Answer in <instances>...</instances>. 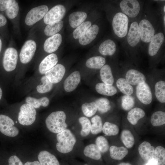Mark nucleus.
<instances>
[{
    "mask_svg": "<svg viewBox=\"0 0 165 165\" xmlns=\"http://www.w3.org/2000/svg\"><path fill=\"white\" fill-rule=\"evenodd\" d=\"M66 115L62 111L52 112L46 118L45 123L48 129L51 132L58 134L67 127Z\"/></svg>",
    "mask_w": 165,
    "mask_h": 165,
    "instance_id": "1",
    "label": "nucleus"
},
{
    "mask_svg": "<svg viewBox=\"0 0 165 165\" xmlns=\"http://www.w3.org/2000/svg\"><path fill=\"white\" fill-rule=\"evenodd\" d=\"M57 150L64 154L71 152L76 142L75 135L70 130L67 129L57 134Z\"/></svg>",
    "mask_w": 165,
    "mask_h": 165,
    "instance_id": "2",
    "label": "nucleus"
},
{
    "mask_svg": "<svg viewBox=\"0 0 165 165\" xmlns=\"http://www.w3.org/2000/svg\"><path fill=\"white\" fill-rule=\"evenodd\" d=\"M129 20L121 11L118 12L113 16L112 26L114 33L118 38L126 37L128 30Z\"/></svg>",
    "mask_w": 165,
    "mask_h": 165,
    "instance_id": "3",
    "label": "nucleus"
},
{
    "mask_svg": "<svg viewBox=\"0 0 165 165\" xmlns=\"http://www.w3.org/2000/svg\"><path fill=\"white\" fill-rule=\"evenodd\" d=\"M141 40L145 43H149L156 33L154 23L148 17L144 16L138 23Z\"/></svg>",
    "mask_w": 165,
    "mask_h": 165,
    "instance_id": "4",
    "label": "nucleus"
},
{
    "mask_svg": "<svg viewBox=\"0 0 165 165\" xmlns=\"http://www.w3.org/2000/svg\"><path fill=\"white\" fill-rule=\"evenodd\" d=\"M36 114V110L34 107L28 103L24 104L20 108L18 115V121L23 125H30L35 121Z\"/></svg>",
    "mask_w": 165,
    "mask_h": 165,
    "instance_id": "5",
    "label": "nucleus"
},
{
    "mask_svg": "<svg viewBox=\"0 0 165 165\" xmlns=\"http://www.w3.org/2000/svg\"><path fill=\"white\" fill-rule=\"evenodd\" d=\"M121 11L128 18H136L141 9L140 3L137 0H123L119 3Z\"/></svg>",
    "mask_w": 165,
    "mask_h": 165,
    "instance_id": "6",
    "label": "nucleus"
},
{
    "mask_svg": "<svg viewBox=\"0 0 165 165\" xmlns=\"http://www.w3.org/2000/svg\"><path fill=\"white\" fill-rule=\"evenodd\" d=\"M48 7L45 5L39 6L31 9L27 13L25 23L28 26H31L41 20L48 11Z\"/></svg>",
    "mask_w": 165,
    "mask_h": 165,
    "instance_id": "7",
    "label": "nucleus"
},
{
    "mask_svg": "<svg viewBox=\"0 0 165 165\" xmlns=\"http://www.w3.org/2000/svg\"><path fill=\"white\" fill-rule=\"evenodd\" d=\"M18 59L17 50L14 48H7L4 53L3 59V66L7 72L14 70L16 66Z\"/></svg>",
    "mask_w": 165,
    "mask_h": 165,
    "instance_id": "8",
    "label": "nucleus"
},
{
    "mask_svg": "<svg viewBox=\"0 0 165 165\" xmlns=\"http://www.w3.org/2000/svg\"><path fill=\"white\" fill-rule=\"evenodd\" d=\"M14 125V121L9 117L0 115V131L2 134L9 137L16 136L19 130Z\"/></svg>",
    "mask_w": 165,
    "mask_h": 165,
    "instance_id": "9",
    "label": "nucleus"
},
{
    "mask_svg": "<svg viewBox=\"0 0 165 165\" xmlns=\"http://www.w3.org/2000/svg\"><path fill=\"white\" fill-rule=\"evenodd\" d=\"M37 48L36 42L33 40L26 41L22 46L19 55L20 62L26 64L29 62L33 57Z\"/></svg>",
    "mask_w": 165,
    "mask_h": 165,
    "instance_id": "10",
    "label": "nucleus"
},
{
    "mask_svg": "<svg viewBox=\"0 0 165 165\" xmlns=\"http://www.w3.org/2000/svg\"><path fill=\"white\" fill-rule=\"evenodd\" d=\"M66 9L63 5L59 4L48 11L43 18L44 23L48 24L54 22L61 20L65 14Z\"/></svg>",
    "mask_w": 165,
    "mask_h": 165,
    "instance_id": "11",
    "label": "nucleus"
},
{
    "mask_svg": "<svg viewBox=\"0 0 165 165\" xmlns=\"http://www.w3.org/2000/svg\"><path fill=\"white\" fill-rule=\"evenodd\" d=\"M127 36V43L130 47H137L141 40L138 21H134L131 23Z\"/></svg>",
    "mask_w": 165,
    "mask_h": 165,
    "instance_id": "12",
    "label": "nucleus"
},
{
    "mask_svg": "<svg viewBox=\"0 0 165 165\" xmlns=\"http://www.w3.org/2000/svg\"><path fill=\"white\" fill-rule=\"evenodd\" d=\"M136 94L138 98L143 104L148 105L151 102L152 94L149 86L146 83L137 86Z\"/></svg>",
    "mask_w": 165,
    "mask_h": 165,
    "instance_id": "13",
    "label": "nucleus"
},
{
    "mask_svg": "<svg viewBox=\"0 0 165 165\" xmlns=\"http://www.w3.org/2000/svg\"><path fill=\"white\" fill-rule=\"evenodd\" d=\"M65 72V68L63 65L58 64L47 72L45 76L53 84L58 83L62 79Z\"/></svg>",
    "mask_w": 165,
    "mask_h": 165,
    "instance_id": "14",
    "label": "nucleus"
},
{
    "mask_svg": "<svg viewBox=\"0 0 165 165\" xmlns=\"http://www.w3.org/2000/svg\"><path fill=\"white\" fill-rule=\"evenodd\" d=\"M164 35L162 32L156 33L149 43L148 52L149 55L152 57L156 55L163 44Z\"/></svg>",
    "mask_w": 165,
    "mask_h": 165,
    "instance_id": "15",
    "label": "nucleus"
},
{
    "mask_svg": "<svg viewBox=\"0 0 165 165\" xmlns=\"http://www.w3.org/2000/svg\"><path fill=\"white\" fill-rule=\"evenodd\" d=\"M62 41V37L60 34L57 33L50 36L46 40L44 43V50L47 53H53L57 50Z\"/></svg>",
    "mask_w": 165,
    "mask_h": 165,
    "instance_id": "16",
    "label": "nucleus"
},
{
    "mask_svg": "<svg viewBox=\"0 0 165 165\" xmlns=\"http://www.w3.org/2000/svg\"><path fill=\"white\" fill-rule=\"evenodd\" d=\"M138 150L142 159L147 162L154 159L155 148L148 142L143 141L139 146Z\"/></svg>",
    "mask_w": 165,
    "mask_h": 165,
    "instance_id": "17",
    "label": "nucleus"
},
{
    "mask_svg": "<svg viewBox=\"0 0 165 165\" xmlns=\"http://www.w3.org/2000/svg\"><path fill=\"white\" fill-rule=\"evenodd\" d=\"M58 57L55 53H52L46 57L40 63L38 70L41 74L45 73L57 64Z\"/></svg>",
    "mask_w": 165,
    "mask_h": 165,
    "instance_id": "18",
    "label": "nucleus"
},
{
    "mask_svg": "<svg viewBox=\"0 0 165 165\" xmlns=\"http://www.w3.org/2000/svg\"><path fill=\"white\" fill-rule=\"evenodd\" d=\"M99 31L98 26L95 24L91 25L79 39V43L85 46L91 43L96 38Z\"/></svg>",
    "mask_w": 165,
    "mask_h": 165,
    "instance_id": "19",
    "label": "nucleus"
},
{
    "mask_svg": "<svg viewBox=\"0 0 165 165\" xmlns=\"http://www.w3.org/2000/svg\"><path fill=\"white\" fill-rule=\"evenodd\" d=\"M126 80L132 85H138L145 82L144 75L139 71L134 69L129 70L126 75Z\"/></svg>",
    "mask_w": 165,
    "mask_h": 165,
    "instance_id": "20",
    "label": "nucleus"
},
{
    "mask_svg": "<svg viewBox=\"0 0 165 165\" xmlns=\"http://www.w3.org/2000/svg\"><path fill=\"white\" fill-rule=\"evenodd\" d=\"M80 80L81 76L79 72L76 71L73 72L64 81V90L68 92L73 91L78 86Z\"/></svg>",
    "mask_w": 165,
    "mask_h": 165,
    "instance_id": "21",
    "label": "nucleus"
},
{
    "mask_svg": "<svg viewBox=\"0 0 165 165\" xmlns=\"http://www.w3.org/2000/svg\"><path fill=\"white\" fill-rule=\"evenodd\" d=\"M117 48V45L113 40L107 39L101 44L99 47L98 51L102 55L111 56L114 54Z\"/></svg>",
    "mask_w": 165,
    "mask_h": 165,
    "instance_id": "22",
    "label": "nucleus"
},
{
    "mask_svg": "<svg viewBox=\"0 0 165 165\" xmlns=\"http://www.w3.org/2000/svg\"><path fill=\"white\" fill-rule=\"evenodd\" d=\"M38 159L41 165H60L56 156L46 151H41Z\"/></svg>",
    "mask_w": 165,
    "mask_h": 165,
    "instance_id": "23",
    "label": "nucleus"
},
{
    "mask_svg": "<svg viewBox=\"0 0 165 165\" xmlns=\"http://www.w3.org/2000/svg\"><path fill=\"white\" fill-rule=\"evenodd\" d=\"M87 15L83 11H76L71 13L69 17V22L72 28H76L86 19Z\"/></svg>",
    "mask_w": 165,
    "mask_h": 165,
    "instance_id": "24",
    "label": "nucleus"
},
{
    "mask_svg": "<svg viewBox=\"0 0 165 165\" xmlns=\"http://www.w3.org/2000/svg\"><path fill=\"white\" fill-rule=\"evenodd\" d=\"M85 156L94 160H98L101 157V152L94 144H91L86 145L83 150Z\"/></svg>",
    "mask_w": 165,
    "mask_h": 165,
    "instance_id": "25",
    "label": "nucleus"
},
{
    "mask_svg": "<svg viewBox=\"0 0 165 165\" xmlns=\"http://www.w3.org/2000/svg\"><path fill=\"white\" fill-rule=\"evenodd\" d=\"M110 155L113 160H120L123 159L128 153V150L123 146L117 147L111 146L109 148Z\"/></svg>",
    "mask_w": 165,
    "mask_h": 165,
    "instance_id": "26",
    "label": "nucleus"
},
{
    "mask_svg": "<svg viewBox=\"0 0 165 165\" xmlns=\"http://www.w3.org/2000/svg\"><path fill=\"white\" fill-rule=\"evenodd\" d=\"M100 75L104 83L109 85L113 84L114 78L111 68L108 65H105L101 68Z\"/></svg>",
    "mask_w": 165,
    "mask_h": 165,
    "instance_id": "27",
    "label": "nucleus"
},
{
    "mask_svg": "<svg viewBox=\"0 0 165 165\" xmlns=\"http://www.w3.org/2000/svg\"><path fill=\"white\" fill-rule=\"evenodd\" d=\"M145 115L144 111L139 108H135L131 109L128 113L127 119L132 124L135 125L138 121L143 118Z\"/></svg>",
    "mask_w": 165,
    "mask_h": 165,
    "instance_id": "28",
    "label": "nucleus"
},
{
    "mask_svg": "<svg viewBox=\"0 0 165 165\" xmlns=\"http://www.w3.org/2000/svg\"><path fill=\"white\" fill-rule=\"evenodd\" d=\"M64 22L62 20L57 21L47 25L44 32L47 36H51L57 33L63 26Z\"/></svg>",
    "mask_w": 165,
    "mask_h": 165,
    "instance_id": "29",
    "label": "nucleus"
},
{
    "mask_svg": "<svg viewBox=\"0 0 165 165\" xmlns=\"http://www.w3.org/2000/svg\"><path fill=\"white\" fill-rule=\"evenodd\" d=\"M95 89L99 94L108 96L114 95L117 92V89L114 86L104 83H97L95 86Z\"/></svg>",
    "mask_w": 165,
    "mask_h": 165,
    "instance_id": "30",
    "label": "nucleus"
},
{
    "mask_svg": "<svg viewBox=\"0 0 165 165\" xmlns=\"http://www.w3.org/2000/svg\"><path fill=\"white\" fill-rule=\"evenodd\" d=\"M106 62L105 58L101 56L92 57L88 59L86 63V65L88 68L92 69H101Z\"/></svg>",
    "mask_w": 165,
    "mask_h": 165,
    "instance_id": "31",
    "label": "nucleus"
},
{
    "mask_svg": "<svg viewBox=\"0 0 165 165\" xmlns=\"http://www.w3.org/2000/svg\"><path fill=\"white\" fill-rule=\"evenodd\" d=\"M25 101L35 108H39L41 106L44 107H47L49 103V99L46 97H43L38 99L31 97H28L26 98Z\"/></svg>",
    "mask_w": 165,
    "mask_h": 165,
    "instance_id": "32",
    "label": "nucleus"
},
{
    "mask_svg": "<svg viewBox=\"0 0 165 165\" xmlns=\"http://www.w3.org/2000/svg\"><path fill=\"white\" fill-rule=\"evenodd\" d=\"M116 86L121 92L125 95H130L133 93V87L124 78L118 79L116 82Z\"/></svg>",
    "mask_w": 165,
    "mask_h": 165,
    "instance_id": "33",
    "label": "nucleus"
},
{
    "mask_svg": "<svg viewBox=\"0 0 165 165\" xmlns=\"http://www.w3.org/2000/svg\"><path fill=\"white\" fill-rule=\"evenodd\" d=\"M122 141L125 146L128 148H131L134 145V137L130 131L127 129L122 130L121 134Z\"/></svg>",
    "mask_w": 165,
    "mask_h": 165,
    "instance_id": "34",
    "label": "nucleus"
},
{
    "mask_svg": "<svg viewBox=\"0 0 165 165\" xmlns=\"http://www.w3.org/2000/svg\"><path fill=\"white\" fill-rule=\"evenodd\" d=\"M155 94L157 99L161 103L165 102V82L160 81L157 82L155 86Z\"/></svg>",
    "mask_w": 165,
    "mask_h": 165,
    "instance_id": "35",
    "label": "nucleus"
},
{
    "mask_svg": "<svg viewBox=\"0 0 165 165\" xmlns=\"http://www.w3.org/2000/svg\"><path fill=\"white\" fill-rule=\"evenodd\" d=\"M90 132L93 134H97L102 131L103 124L101 117L98 115H95L91 119Z\"/></svg>",
    "mask_w": 165,
    "mask_h": 165,
    "instance_id": "36",
    "label": "nucleus"
},
{
    "mask_svg": "<svg viewBox=\"0 0 165 165\" xmlns=\"http://www.w3.org/2000/svg\"><path fill=\"white\" fill-rule=\"evenodd\" d=\"M41 83L37 86L36 90L40 93H45L50 91L53 86V84L50 82L44 75L41 79Z\"/></svg>",
    "mask_w": 165,
    "mask_h": 165,
    "instance_id": "37",
    "label": "nucleus"
},
{
    "mask_svg": "<svg viewBox=\"0 0 165 165\" xmlns=\"http://www.w3.org/2000/svg\"><path fill=\"white\" fill-rule=\"evenodd\" d=\"M151 123L154 126H159L165 124V113L162 111L154 112L151 118Z\"/></svg>",
    "mask_w": 165,
    "mask_h": 165,
    "instance_id": "38",
    "label": "nucleus"
},
{
    "mask_svg": "<svg viewBox=\"0 0 165 165\" xmlns=\"http://www.w3.org/2000/svg\"><path fill=\"white\" fill-rule=\"evenodd\" d=\"M102 131L106 135L115 136L119 133V128L116 124L106 122L103 125Z\"/></svg>",
    "mask_w": 165,
    "mask_h": 165,
    "instance_id": "39",
    "label": "nucleus"
},
{
    "mask_svg": "<svg viewBox=\"0 0 165 165\" xmlns=\"http://www.w3.org/2000/svg\"><path fill=\"white\" fill-rule=\"evenodd\" d=\"M79 121L82 126L81 135L83 137L87 136L90 132L91 123L90 120L86 117L82 116L79 118Z\"/></svg>",
    "mask_w": 165,
    "mask_h": 165,
    "instance_id": "40",
    "label": "nucleus"
},
{
    "mask_svg": "<svg viewBox=\"0 0 165 165\" xmlns=\"http://www.w3.org/2000/svg\"><path fill=\"white\" fill-rule=\"evenodd\" d=\"M19 11L18 4L16 1L11 0L8 7L6 10V13L7 17L12 19L17 16Z\"/></svg>",
    "mask_w": 165,
    "mask_h": 165,
    "instance_id": "41",
    "label": "nucleus"
},
{
    "mask_svg": "<svg viewBox=\"0 0 165 165\" xmlns=\"http://www.w3.org/2000/svg\"><path fill=\"white\" fill-rule=\"evenodd\" d=\"M95 103L96 105L97 110L101 113L107 112L111 108V106L110 102L106 98H99L96 100Z\"/></svg>",
    "mask_w": 165,
    "mask_h": 165,
    "instance_id": "42",
    "label": "nucleus"
},
{
    "mask_svg": "<svg viewBox=\"0 0 165 165\" xmlns=\"http://www.w3.org/2000/svg\"><path fill=\"white\" fill-rule=\"evenodd\" d=\"M81 108L84 114L89 117L94 115L97 110L96 105L94 102L84 103L82 105Z\"/></svg>",
    "mask_w": 165,
    "mask_h": 165,
    "instance_id": "43",
    "label": "nucleus"
},
{
    "mask_svg": "<svg viewBox=\"0 0 165 165\" xmlns=\"http://www.w3.org/2000/svg\"><path fill=\"white\" fill-rule=\"evenodd\" d=\"M154 159L156 165H165V149L164 147L158 146L155 148Z\"/></svg>",
    "mask_w": 165,
    "mask_h": 165,
    "instance_id": "44",
    "label": "nucleus"
},
{
    "mask_svg": "<svg viewBox=\"0 0 165 165\" xmlns=\"http://www.w3.org/2000/svg\"><path fill=\"white\" fill-rule=\"evenodd\" d=\"M91 23L90 21L83 22L76 28L73 32L74 38L79 39L91 26Z\"/></svg>",
    "mask_w": 165,
    "mask_h": 165,
    "instance_id": "45",
    "label": "nucleus"
},
{
    "mask_svg": "<svg viewBox=\"0 0 165 165\" xmlns=\"http://www.w3.org/2000/svg\"><path fill=\"white\" fill-rule=\"evenodd\" d=\"M95 144L101 153L107 152L109 149V144L107 140L104 137L100 136L96 139Z\"/></svg>",
    "mask_w": 165,
    "mask_h": 165,
    "instance_id": "46",
    "label": "nucleus"
},
{
    "mask_svg": "<svg viewBox=\"0 0 165 165\" xmlns=\"http://www.w3.org/2000/svg\"><path fill=\"white\" fill-rule=\"evenodd\" d=\"M134 105V98L130 95H124L122 98V106L125 110L128 111L132 108Z\"/></svg>",
    "mask_w": 165,
    "mask_h": 165,
    "instance_id": "47",
    "label": "nucleus"
},
{
    "mask_svg": "<svg viewBox=\"0 0 165 165\" xmlns=\"http://www.w3.org/2000/svg\"><path fill=\"white\" fill-rule=\"evenodd\" d=\"M8 165H24L20 159L15 155L11 156L8 160Z\"/></svg>",
    "mask_w": 165,
    "mask_h": 165,
    "instance_id": "48",
    "label": "nucleus"
},
{
    "mask_svg": "<svg viewBox=\"0 0 165 165\" xmlns=\"http://www.w3.org/2000/svg\"><path fill=\"white\" fill-rule=\"evenodd\" d=\"M10 1L11 0H0V11H6Z\"/></svg>",
    "mask_w": 165,
    "mask_h": 165,
    "instance_id": "49",
    "label": "nucleus"
},
{
    "mask_svg": "<svg viewBox=\"0 0 165 165\" xmlns=\"http://www.w3.org/2000/svg\"><path fill=\"white\" fill-rule=\"evenodd\" d=\"M7 23V19L6 17L0 13V27L3 26Z\"/></svg>",
    "mask_w": 165,
    "mask_h": 165,
    "instance_id": "50",
    "label": "nucleus"
},
{
    "mask_svg": "<svg viewBox=\"0 0 165 165\" xmlns=\"http://www.w3.org/2000/svg\"><path fill=\"white\" fill-rule=\"evenodd\" d=\"M24 165H41V164L39 161H35L33 162H27Z\"/></svg>",
    "mask_w": 165,
    "mask_h": 165,
    "instance_id": "51",
    "label": "nucleus"
},
{
    "mask_svg": "<svg viewBox=\"0 0 165 165\" xmlns=\"http://www.w3.org/2000/svg\"><path fill=\"white\" fill-rule=\"evenodd\" d=\"M145 165H156V163L155 159H153L147 162Z\"/></svg>",
    "mask_w": 165,
    "mask_h": 165,
    "instance_id": "52",
    "label": "nucleus"
},
{
    "mask_svg": "<svg viewBox=\"0 0 165 165\" xmlns=\"http://www.w3.org/2000/svg\"><path fill=\"white\" fill-rule=\"evenodd\" d=\"M118 165H132L131 164L128 163L123 162L120 163Z\"/></svg>",
    "mask_w": 165,
    "mask_h": 165,
    "instance_id": "53",
    "label": "nucleus"
},
{
    "mask_svg": "<svg viewBox=\"0 0 165 165\" xmlns=\"http://www.w3.org/2000/svg\"><path fill=\"white\" fill-rule=\"evenodd\" d=\"M2 95V91L0 87V100L1 99Z\"/></svg>",
    "mask_w": 165,
    "mask_h": 165,
    "instance_id": "54",
    "label": "nucleus"
},
{
    "mask_svg": "<svg viewBox=\"0 0 165 165\" xmlns=\"http://www.w3.org/2000/svg\"><path fill=\"white\" fill-rule=\"evenodd\" d=\"M2 47V42L1 39L0 38V53L1 52Z\"/></svg>",
    "mask_w": 165,
    "mask_h": 165,
    "instance_id": "55",
    "label": "nucleus"
},
{
    "mask_svg": "<svg viewBox=\"0 0 165 165\" xmlns=\"http://www.w3.org/2000/svg\"><path fill=\"white\" fill-rule=\"evenodd\" d=\"M163 23L164 26L165 27V15H164L163 17Z\"/></svg>",
    "mask_w": 165,
    "mask_h": 165,
    "instance_id": "56",
    "label": "nucleus"
},
{
    "mask_svg": "<svg viewBox=\"0 0 165 165\" xmlns=\"http://www.w3.org/2000/svg\"><path fill=\"white\" fill-rule=\"evenodd\" d=\"M163 12H164V13H165V5H164L163 8Z\"/></svg>",
    "mask_w": 165,
    "mask_h": 165,
    "instance_id": "57",
    "label": "nucleus"
},
{
    "mask_svg": "<svg viewBox=\"0 0 165 165\" xmlns=\"http://www.w3.org/2000/svg\"><path fill=\"white\" fill-rule=\"evenodd\" d=\"M84 165H88L87 164H84Z\"/></svg>",
    "mask_w": 165,
    "mask_h": 165,
    "instance_id": "58",
    "label": "nucleus"
}]
</instances>
